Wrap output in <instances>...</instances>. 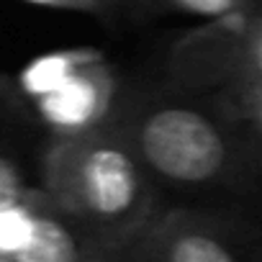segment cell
Listing matches in <instances>:
<instances>
[{"label":"cell","instance_id":"2","mask_svg":"<svg viewBox=\"0 0 262 262\" xmlns=\"http://www.w3.org/2000/svg\"><path fill=\"white\" fill-rule=\"evenodd\" d=\"M134 149L144 167L178 185H208L229 165V147L216 123L193 108H157L137 126Z\"/></svg>","mask_w":262,"mask_h":262},{"label":"cell","instance_id":"9","mask_svg":"<svg viewBox=\"0 0 262 262\" xmlns=\"http://www.w3.org/2000/svg\"><path fill=\"white\" fill-rule=\"evenodd\" d=\"M21 3L41 6V8H54V11H75V13L103 16V13H108L116 6V0H21Z\"/></svg>","mask_w":262,"mask_h":262},{"label":"cell","instance_id":"10","mask_svg":"<svg viewBox=\"0 0 262 262\" xmlns=\"http://www.w3.org/2000/svg\"><path fill=\"white\" fill-rule=\"evenodd\" d=\"M229 3H231V6H234V8H236V11L242 13V11H244V8H247L249 3H254V0H229Z\"/></svg>","mask_w":262,"mask_h":262},{"label":"cell","instance_id":"6","mask_svg":"<svg viewBox=\"0 0 262 262\" xmlns=\"http://www.w3.org/2000/svg\"><path fill=\"white\" fill-rule=\"evenodd\" d=\"M98 57H103V54L95 49H59V52L41 54L18 72V77H16L18 95L31 103V100L57 90L59 85H64L72 75H77L85 64H90Z\"/></svg>","mask_w":262,"mask_h":262},{"label":"cell","instance_id":"4","mask_svg":"<svg viewBox=\"0 0 262 262\" xmlns=\"http://www.w3.org/2000/svg\"><path fill=\"white\" fill-rule=\"evenodd\" d=\"M116 95V77L103 57L85 64L57 90L31 100L34 113L54 137H75L100 128Z\"/></svg>","mask_w":262,"mask_h":262},{"label":"cell","instance_id":"11","mask_svg":"<svg viewBox=\"0 0 262 262\" xmlns=\"http://www.w3.org/2000/svg\"><path fill=\"white\" fill-rule=\"evenodd\" d=\"M0 262H16V259H8V257H0Z\"/></svg>","mask_w":262,"mask_h":262},{"label":"cell","instance_id":"1","mask_svg":"<svg viewBox=\"0 0 262 262\" xmlns=\"http://www.w3.org/2000/svg\"><path fill=\"white\" fill-rule=\"evenodd\" d=\"M41 190L72 221L126 252L160 216L134 144L93 128L54 137L41 162Z\"/></svg>","mask_w":262,"mask_h":262},{"label":"cell","instance_id":"7","mask_svg":"<svg viewBox=\"0 0 262 262\" xmlns=\"http://www.w3.org/2000/svg\"><path fill=\"white\" fill-rule=\"evenodd\" d=\"M34 188L26 185L24 172L18 170V165L8 157H0V208L11 206L16 201H24Z\"/></svg>","mask_w":262,"mask_h":262},{"label":"cell","instance_id":"3","mask_svg":"<svg viewBox=\"0 0 262 262\" xmlns=\"http://www.w3.org/2000/svg\"><path fill=\"white\" fill-rule=\"evenodd\" d=\"M121 262H262V239L206 213L167 211L123 252Z\"/></svg>","mask_w":262,"mask_h":262},{"label":"cell","instance_id":"8","mask_svg":"<svg viewBox=\"0 0 262 262\" xmlns=\"http://www.w3.org/2000/svg\"><path fill=\"white\" fill-rule=\"evenodd\" d=\"M247 67H249V72H252L249 93H252V98L262 105V21H259V24L252 29V34H249Z\"/></svg>","mask_w":262,"mask_h":262},{"label":"cell","instance_id":"5","mask_svg":"<svg viewBox=\"0 0 262 262\" xmlns=\"http://www.w3.org/2000/svg\"><path fill=\"white\" fill-rule=\"evenodd\" d=\"M16 262H121L123 252L64 216L41 190L26 244L11 257Z\"/></svg>","mask_w":262,"mask_h":262}]
</instances>
